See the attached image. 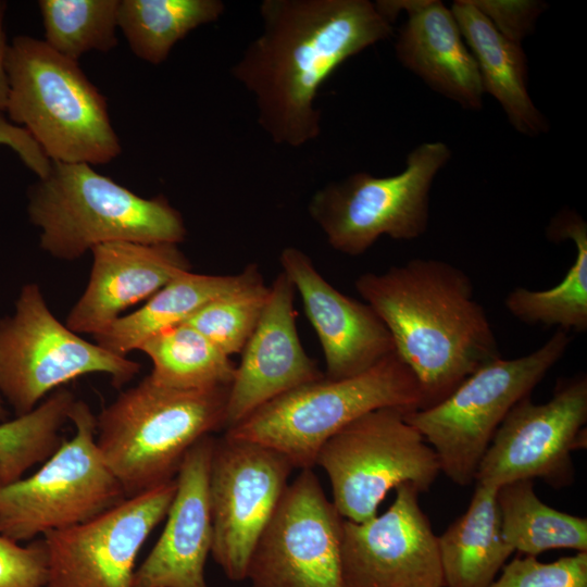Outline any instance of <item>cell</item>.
<instances>
[{
    "label": "cell",
    "instance_id": "1",
    "mask_svg": "<svg viewBox=\"0 0 587 587\" xmlns=\"http://www.w3.org/2000/svg\"><path fill=\"white\" fill-rule=\"evenodd\" d=\"M261 32L232 66L251 93L260 127L280 146L316 139V97L348 59L394 35L392 22L369 0H264Z\"/></svg>",
    "mask_w": 587,
    "mask_h": 587
},
{
    "label": "cell",
    "instance_id": "2",
    "mask_svg": "<svg viewBox=\"0 0 587 587\" xmlns=\"http://www.w3.org/2000/svg\"><path fill=\"white\" fill-rule=\"evenodd\" d=\"M354 287L416 377L422 409L440 402L470 374L501 357L471 277L449 262L414 258L382 273H363Z\"/></svg>",
    "mask_w": 587,
    "mask_h": 587
},
{
    "label": "cell",
    "instance_id": "3",
    "mask_svg": "<svg viewBox=\"0 0 587 587\" xmlns=\"http://www.w3.org/2000/svg\"><path fill=\"white\" fill-rule=\"evenodd\" d=\"M230 386L185 390L146 376L96 416V444L126 498L175 479L201 438L225 427Z\"/></svg>",
    "mask_w": 587,
    "mask_h": 587
},
{
    "label": "cell",
    "instance_id": "4",
    "mask_svg": "<svg viewBox=\"0 0 587 587\" xmlns=\"http://www.w3.org/2000/svg\"><path fill=\"white\" fill-rule=\"evenodd\" d=\"M27 213L40 229L41 249L65 261L107 242L179 245L187 235L165 197H140L87 163L52 161L28 189Z\"/></svg>",
    "mask_w": 587,
    "mask_h": 587
},
{
    "label": "cell",
    "instance_id": "5",
    "mask_svg": "<svg viewBox=\"0 0 587 587\" xmlns=\"http://www.w3.org/2000/svg\"><path fill=\"white\" fill-rule=\"evenodd\" d=\"M7 112L52 162L105 164L122 151L104 96L78 62L43 40L16 36L5 57Z\"/></svg>",
    "mask_w": 587,
    "mask_h": 587
},
{
    "label": "cell",
    "instance_id": "6",
    "mask_svg": "<svg viewBox=\"0 0 587 587\" xmlns=\"http://www.w3.org/2000/svg\"><path fill=\"white\" fill-rule=\"evenodd\" d=\"M383 408H423L419 382L396 351L361 374L324 377L291 390L227 428L225 435L276 450L295 469H313L332 436Z\"/></svg>",
    "mask_w": 587,
    "mask_h": 587
},
{
    "label": "cell",
    "instance_id": "7",
    "mask_svg": "<svg viewBox=\"0 0 587 587\" xmlns=\"http://www.w3.org/2000/svg\"><path fill=\"white\" fill-rule=\"evenodd\" d=\"M571 342L558 329L536 350L495 359L470 374L444 400L408 410L405 420L435 451L440 472L459 486L475 482L479 462L510 410L563 358Z\"/></svg>",
    "mask_w": 587,
    "mask_h": 587
},
{
    "label": "cell",
    "instance_id": "8",
    "mask_svg": "<svg viewBox=\"0 0 587 587\" xmlns=\"http://www.w3.org/2000/svg\"><path fill=\"white\" fill-rule=\"evenodd\" d=\"M450 158L445 142H423L408 154L399 174L357 172L317 189L309 215L328 245L348 255L364 253L382 236L416 239L428 227L434 179Z\"/></svg>",
    "mask_w": 587,
    "mask_h": 587
},
{
    "label": "cell",
    "instance_id": "9",
    "mask_svg": "<svg viewBox=\"0 0 587 587\" xmlns=\"http://www.w3.org/2000/svg\"><path fill=\"white\" fill-rule=\"evenodd\" d=\"M74 436L33 475L0 487V534L16 541L86 522L126 499L96 444V415L75 400Z\"/></svg>",
    "mask_w": 587,
    "mask_h": 587
},
{
    "label": "cell",
    "instance_id": "10",
    "mask_svg": "<svg viewBox=\"0 0 587 587\" xmlns=\"http://www.w3.org/2000/svg\"><path fill=\"white\" fill-rule=\"evenodd\" d=\"M139 371L136 361L85 340L60 322L36 283L24 285L14 313L0 319V396L16 416L79 376L107 374L121 388Z\"/></svg>",
    "mask_w": 587,
    "mask_h": 587
},
{
    "label": "cell",
    "instance_id": "11",
    "mask_svg": "<svg viewBox=\"0 0 587 587\" xmlns=\"http://www.w3.org/2000/svg\"><path fill=\"white\" fill-rule=\"evenodd\" d=\"M413 409L383 408L354 420L320 449L315 465L326 473L333 504L345 519L364 522L402 484L426 491L440 473L438 458L407 420Z\"/></svg>",
    "mask_w": 587,
    "mask_h": 587
},
{
    "label": "cell",
    "instance_id": "12",
    "mask_svg": "<svg viewBox=\"0 0 587 587\" xmlns=\"http://www.w3.org/2000/svg\"><path fill=\"white\" fill-rule=\"evenodd\" d=\"M587 377L561 380L545 403L519 401L497 428L476 471V484L499 488L540 478L554 488L574 482L572 452L586 448Z\"/></svg>",
    "mask_w": 587,
    "mask_h": 587
},
{
    "label": "cell",
    "instance_id": "13",
    "mask_svg": "<svg viewBox=\"0 0 587 587\" xmlns=\"http://www.w3.org/2000/svg\"><path fill=\"white\" fill-rule=\"evenodd\" d=\"M344 517L312 469L287 485L251 553V587H345L340 544Z\"/></svg>",
    "mask_w": 587,
    "mask_h": 587
},
{
    "label": "cell",
    "instance_id": "14",
    "mask_svg": "<svg viewBox=\"0 0 587 587\" xmlns=\"http://www.w3.org/2000/svg\"><path fill=\"white\" fill-rule=\"evenodd\" d=\"M295 467L282 453L224 434L215 439L209 492L211 555L233 582L245 580L253 548Z\"/></svg>",
    "mask_w": 587,
    "mask_h": 587
},
{
    "label": "cell",
    "instance_id": "15",
    "mask_svg": "<svg viewBox=\"0 0 587 587\" xmlns=\"http://www.w3.org/2000/svg\"><path fill=\"white\" fill-rule=\"evenodd\" d=\"M175 491L173 479L86 522L45 534L46 587H135L138 553L166 517Z\"/></svg>",
    "mask_w": 587,
    "mask_h": 587
},
{
    "label": "cell",
    "instance_id": "16",
    "mask_svg": "<svg viewBox=\"0 0 587 587\" xmlns=\"http://www.w3.org/2000/svg\"><path fill=\"white\" fill-rule=\"evenodd\" d=\"M395 490L383 514L364 522L344 519L345 587H445L438 536L420 505V491L410 484Z\"/></svg>",
    "mask_w": 587,
    "mask_h": 587
},
{
    "label": "cell",
    "instance_id": "17",
    "mask_svg": "<svg viewBox=\"0 0 587 587\" xmlns=\"http://www.w3.org/2000/svg\"><path fill=\"white\" fill-rule=\"evenodd\" d=\"M296 290L285 273L270 286L260 320L229 387L226 429L270 401L325 377L297 332Z\"/></svg>",
    "mask_w": 587,
    "mask_h": 587
},
{
    "label": "cell",
    "instance_id": "18",
    "mask_svg": "<svg viewBox=\"0 0 587 587\" xmlns=\"http://www.w3.org/2000/svg\"><path fill=\"white\" fill-rule=\"evenodd\" d=\"M279 262L300 295L321 342L326 378L361 374L395 352L391 335L377 313L366 302L346 296L329 284L305 252L286 247Z\"/></svg>",
    "mask_w": 587,
    "mask_h": 587
},
{
    "label": "cell",
    "instance_id": "19",
    "mask_svg": "<svg viewBox=\"0 0 587 587\" xmlns=\"http://www.w3.org/2000/svg\"><path fill=\"white\" fill-rule=\"evenodd\" d=\"M215 438H201L185 455L158 541L135 572V587H208L212 548L209 479Z\"/></svg>",
    "mask_w": 587,
    "mask_h": 587
},
{
    "label": "cell",
    "instance_id": "20",
    "mask_svg": "<svg viewBox=\"0 0 587 587\" xmlns=\"http://www.w3.org/2000/svg\"><path fill=\"white\" fill-rule=\"evenodd\" d=\"M87 286L65 325L76 334L102 332L123 311L149 299L190 262L175 243L112 241L92 250Z\"/></svg>",
    "mask_w": 587,
    "mask_h": 587
},
{
    "label": "cell",
    "instance_id": "21",
    "mask_svg": "<svg viewBox=\"0 0 587 587\" xmlns=\"http://www.w3.org/2000/svg\"><path fill=\"white\" fill-rule=\"evenodd\" d=\"M392 23L407 20L395 43L398 61L436 92L467 110H480L484 89L477 63L451 12L438 0H379Z\"/></svg>",
    "mask_w": 587,
    "mask_h": 587
},
{
    "label": "cell",
    "instance_id": "22",
    "mask_svg": "<svg viewBox=\"0 0 587 587\" xmlns=\"http://www.w3.org/2000/svg\"><path fill=\"white\" fill-rule=\"evenodd\" d=\"M258 265L249 264L233 275L183 272L152 295L145 304L121 315L102 332L95 342L113 354L126 357L162 330L186 322L210 301L262 283Z\"/></svg>",
    "mask_w": 587,
    "mask_h": 587
},
{
    "label": "cell",
    "instance_id": "23",
    "mask_svg": "<svg viewBox=\"0 0 587 587\" xmlns=\"http://www.w3.org/2000/svg\"><path fill=\"white\" fill-rule=\"evenodd\" d=\"M451 12L478 67L484 92L502 107L519 133L538 136L548 122L527 89V64L522 45L503 36L474 0H457Z\"/></svg>",
    "mask_w": 587,
    "mask_h": 587
},
{
    "label": "cell",
    "instance_id": "24",
    "mask_svg": "<svg viewBox=\"0 0 587 587\" xmlns=\"http://www.w3.org/2000/svg\"><path fill=\"white\" fill-rule=\"evenodd\" d=\"M497 490L476 484L466 511L438 536L445 587H488L514 552L501 535Z\"/></svg>",
    "mask_w": 587,
    "mask_h": 587
},
{
    "label": "cell",
    "instance_id": "25",
    "mask_svg": "<svg viewBox=\"0 0 587 587\" xmlns=\"http://www.w3.org/2000/svg\"><path fill=\"white\" fill-rule=\"evenodd\" d=\"M551 241L572 240L576 257L565 276L545 290L516 287L504 298V307L528 325L555 326L560 330H587V224L572 210L559 212L547 227Z\"/></svg>",
    "mask_w": 587,
    "mask_h": 587
},
{
    "label": "cell",
    "instance_id": "26",
    "mask_svg": "<svg viewBox=\"0 0 587 587\" xmlns=\"http://www.w3.org/2000/svg\"><path fill=\"white\" fill-rule=\"evenodd\" d=\"M497 503L502 538L513 551L530 557L551 549L587 552V520L542 502L534 480L499 487Z\"/></svg>",
    "mask_w": 587,
    "mask_h": 587
},
{
    "label": "cell",
    "instance_id": "27",
    "mask_svg": "<svg viewBox=\"0 0 587 587\" xmlns=\"http://www.w3.org/2000/svg\"><path fill=\"white\" fill-rule=\"evenodd\" d=\"M224 11L220 0H120L117 25L133 53L158 65L179 40Z\"/></svg>",
    "mask_w": 587,
    "mask_h": 587
},
{
    "label": "cell",
    "instance_id": "28",
    "mask_svg": "<svg viewBox=\"0 0 587 587\" xmlns=\"http://www.w3.org/2000/svg\"><path fill=\"white\" fill-rule=\"evenodd\" d=\"M142 351L152 362L148 375L165 387L196 390L230 386L236 365L202 334L186 323L146 340Z\"/></svg>",
    "mask_w": 587,
    "mask_h": 587
},
{
    "label": "cell",
    "instance_id": "29",
    "mask_svg": "<svg viewBox=\"0 0 587 587\" xmlns=\"http://www.w3.org/2000/svg\"><path fill=\"white\" fill-rule=\"evenodd\" d=\"M65 388L51 392L33 411L0 424V487L45 462L60 446V429L75 402Z\"/></svg>",
    "mask_w": 587,
    "mask_h": 587
},
{
    "label": "cell",
    "instance_id": "30",
    "mask_svg": "<svg viewBox=\"0 0 587 587\" xmlns=\"http://www.w3.org/2000/svg\"><path fill=\"white\" fill-rule=\"evenodd\" d=\"M118 5L120 0H40L43 41L74 61L92 50L108 52L118 43Z\"/></svg>",
    "mask_w": 587,
    "mask_h": 587
},
{
    "label": "cell",
    "instance_id": "31",
    "mask_svg": "<svg viewBox=\"0 0 587 587\" xmlns=\"http://www.w3.org/2000/svg\"><path fill=\"white\" fill-rule=\"evenodd\" d=\"M268 290L270 287L262 282L216 298L184 323L202 334L226 355L239 353L260 320Z\"/></svg>",
    "mask_w": 587,
    "mask_h": 587
},
{
    "label": "cell",
    "instance_id": "32",
    "mask_svg": "<svg viewBox=\"0 0 587 587\" xmlns=\"http://www.w3.org/2000/svg\"><path fill=\"white\" fill-rule=\"evenodd\" d=\"M488 587H587V552L552 562L515 557Z\"/></svg>",
    "mask_w": 587,
    "mask_h": 587
},
{
    "label": "cell",
    "instance_id": "33",
    "mask_svg": "<svg viewBox=\"0 0 587 587\" xmlns=\"http://www.w3.org/2000/svg\"><path fill=\"white\" fill-rule=\"evenodd\" d=\"M48 555L42 538L28 546L0 534V587H46Z\"/></svg>",
    "mask_w": 587,
    "mask_h": 587
},
{
    "label": "cell",
    "instance_id": "34",
    "mask_svg": "<svg viewBox=\"0 0 587 587\" xmlns=\"http://www.w3.org/2000/svg\"><path fill=\"white\" fill-rule=\"evenodd\" d=\"M477 8L507 38L521 43L540 13V4L534 1L474 0Z\"/></svg>",
    "mask_w": 587,
    "mask_h": 587
},
{
    "label": "cell",
    "instance_id": "35",
    "mask_svg": "<svg viewBox=\"0 0 587 587\" xmlns=\"http://www.w3.org/2000/svg\"><path fill=\"white\" fill-rule=\"evenodd\" d=\"M0 145H5L13 149L23 163L33 171L38 178H43L48 174L51 161L46 157L41 148L30 137L26 129L8 122L1 114Z\"/></svg>",
    "mask_w": 587,
    "mask_h": 587
},
{
    "label": "cell",
    "instance_id": "36",
    "mask_svg": "<svg viewBox=\"0 0 587 587\" xmlns=\"http://www.w3.org/2000/svg\"><path fill=\"white\" fill-rule=\"evenodd\" d=\"M5 10L7 2L0 1V112L7 110L10 91L9 77L5 67V57L9 46L4 30Z\"/></svg>",
    "mask_w": 587,
    "mask_h": 587
},
{
    "label": "cell",
    "instance_id": "37",
    "mask_svg": "<svg viewBox=\"0 0 587 587\" xmlns=\"http://www.w3.org/2000/svg\"><path fill=\"white\" fill-rule=\"evenodd\" d=\"M8 417V410L4 407L3 399L0 396V421H5Z\"/></svg>",
    "mask_w": 587,
    "mask_h": 587
}]
</instances>
